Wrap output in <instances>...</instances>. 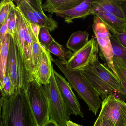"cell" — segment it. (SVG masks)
<instances>
[{"instance_id":"cell-5","label":"cell","mask_w":126,"mask_h":126,"mask_svg":"<svg viewBox=\"0 0 126 126\" xmlns=\"http://www.w3.org/2000/svg\"><path fill=\"white\" fill-rule=\"evenodd\" d=\"M54 69L53 67L49 83L43 85L48 99L50 119L60 126H67V122L70 120V115L58 88Z\"/></svg>"},{"instance_id":"cell-18","label":"cell","mask_w":126,"mask_h":126,"mask_svg":"<svg viewBox=\"0 0 126 126\" xmlns=\"http://www.w3.org/2000/svg\"><path fill=\"white\" fill-rule=\"evenodd\" d=\"M11 35L8 34L0 44V87L2 85L6 74Z\"/></svg>"},{"instance_id":"cell-12","label":"cell","mask_w":126,"mask_h":126,"mask_svg":"<svg viewBox=\"0 0 126 126\" xmlns=\"http://www.w3.org/2000/svg\"><path fill=\"white\" fill-rule=\"evenodd\" d=\"M53 59L50 53L46 49L41 55L35 68L34 79L39 84L43 85L49 83L52 74Z\"/></svg>"},{"instance_id":"cell-31","label":"cell","mask_w":126,"mask_h":126,"mask_svg":"<svg viewBox=\"0 0 126 126\" xmlns=\"http://www.w3.org/2000/svg\"><path fill=\"white\" fill-rule=\"evenodd\" d=\"M93 126H114L107 121L98 117Z\"/></svg>"},{"instance_id":"cell-32","label":"cell","mask_w":126,"mask_h":126,"mask_svg":"<svg viewBox=\"0 0 126 126\" xmlns=\"http://www.w3.org/2000/svg\"><path fill=\"white\" fill-rule=\"evenodd\" d=\"M32 28L37 38L39 39V34L41 27L39 25L31 23Z\"/></svg>"},{"instance_id":"cell-4","label":"cell","mask_w":126,"mask_h":126,"mask_svg":"<svg viewBox=\"0 0 126 126\" xmlns=\"http://www.w3.org/2000/svg\"><path fill=\"white\" fill-rule=\"evenodd\" d=\"M53 62L64 75L79 97L85 102L89 110L96 115L102 101L98 94L83 78L80 71L69 69L67 65V62L57 59H53Z\"/></svg>"},{"instance_id":"cell-17","label":"cell","mask_w":126,"mask_h":126,"mask_svg":"<svg viewBox=\"0 0 126 126\" xmlns=\"http://www.w3.org/2000/svg\"><path fill=\"white\" fill-rule=\"evenodd\" d=\"M83 0H47L43 4V11L51 14L69 10L82 2Z\"/></svg>"},{"instance_id":"cell-1","label":"cell","mask_w":126,"mask_h":126,"mask_svg":"<svg viewBox=\"0 0 126 126\" xmlns=\"http://www.w3.org/2000/svg\"><path fill=\"white\" fill-rule=\"evenodd\" d=\"M16 23L14 38L23 90L26 92L30 83L34 80V65L32 54L34 42L39 41L31 23L17 6L16 7Z\"/></svg>"},{"instance_id":"cell-28","label":"cell","mask_w":126,"mask_h":126,"mask_svg":"<svg viewBox=\"0 0 126 126\" xmlns=\"http://www.w3.org/2000/svg\"><path fill=\"white\" fill-rule=\"evenodd\" d=\"M46 49L43 46L39 41H35L33 43L32 54L34 63V70L37 65L41 55Z\"/></svg>"},{"instance_id":"cell-20","label":"cell","mask_w":126,"mask_h":126,"mask_svg":"<svg viewBox=\"0 0 126 126\" xmlns=\"http://www.w3.org/2000/svg\"><path fill=\"white\" fill-rule=\"evenodd\" d=\"M46 50L58 57L59 60L64 62H67L73 54L70 50H66L63 46L54 40Z\"/></svg>"},{"instance_id":"cell-3","label":"cell","mask_w":126,"mask_h":126,"mask_svg":"<svg viewBox=\"0 0 126 126\" xmlns=\"http://www.w3.org/2000/svg\"><path fill=\"white\" fill-rule=\"evenodd\" d=\"M80 73L102 100L113 95L125 101L119 78L106 65L99 62Z\"/></svg>"},{"instance_id":"cell-13","label":"cell","mask_w":126,"mask_h":126,"mask_svg":"<svg viewBox=\"0 0 126 126\" xmlns=\"http://www.w3.org/2000/svg\"><path fill=\"white\" fill-rule=\"evenodd\" d=\"M93 1V0H83L82 2L75 7L69 10L57 12L56 14L63 17L66 23H72L74 19H84L92 15Z\"/></svg>"},{"instance_id":"cell-35","label":"cell","mask_w":126,"mask_h":126,"mask_svg":"<svg viewBox=\"0 0 126 126\" xmlns=\"http://www.w3.org/2000/svg\"><path fill=\"white\" fill-rule=\"evenodd\" d=\"M42 126H60L56 122L50 119Z\"/></svg>"},{"instance_id":"cell-10","label":"cell","mask_w":126,"mask_h":126,"mask_svg":"<svg viewBox=\"0 0 126 126\" xmlns=\"http://www.w3.org/2000/svg\"><path fill=\"white\" fill-rule=\"evenodd\" d=\"M54 73L58 88L70 115L73 114L84 117L79 100L73 92L70 83L54 69Z\"/></svg>"},{"instance_id":"cell-22","label":"cell","mask_w":126,"mask_h":126,"mask_svg":"<svg viewBox=\"0 0 126 126\" xmlns=\"http://www.w3.org/2000/svg\"><path fill=\"white\" fill-rule=\"evenodd\" d=\"M14 5L11 0H2L0 3V26L8 19L11 9Z\"/></svg>"},{"instance_id":"cell-29","label":"cell","mask_w":126,"mask_h":126,"mask_svg":"<svg viewBox=\"0 0 126 126\" xmlns=\"http://www.w3.org/2000/svg\"><path fill=\"white\" fill-rule=\"evenodd\" d=\"M0 27V42H1L4 39L7 34H9L8 19L6 20L4 23Z\"/></svg>"},{"instance_id":"cell-15","label":"cell","mask_w":126,"mask_h":126,"mask_svg":"<svg viewBox=\"0 0 126 126\" xmlns=\"http://www.w3.org/2000/svg\"><path fill=\"white\" fill-rule=\"evenodd\" d=\"M32 7L34 14L40 23L41 27L46 28L49 32H53L58 28L57 22L53 19L51 15L45 14L42 7V0H27Z\"/></svg>"},{"instance_id":"cell-19","label":"cell","mask_w":126,"mask_h":126,"mask_svg":"<svg viewBox=\"0 0 126 126\" xmlns=\"http://www.w3.org/2000/svg\"><path fill=\"white\" fill-rule=\"evenodd\" d=\"M89 34L85 31H78L73 33L66 44L69 50L76 52L81 48L88 42Z\"/></svg>"},{"instance_id":"cell-23","label":"cell","mask_w":126,"mask_h":126,"mask_svg":"<svg viewBox=\"0 0 126 126\" xmlns=\"http://www.w3.org/2000/svg\"><path fill=\"white\" fill-rule=\"evenodd\" d=\"M113 63L118 77L122 79L126 83V61L121 57H114Z\"/></svg>"},{"instance_id":"cell-7","label":"cell","mask_w":126,"mask_h":126,"mask_svg":"<svg viewBox=\"0 0 126 126\" xmlns=\"http://www.w3.org/2000/svg\"><path fill=\"white\" fill-rule=\"evenodd\" d=\"M99 53L98 43L93 37L81 48L73 53L67 62V66L70 70H83L99 62Z\"/></svg>"},{"instance_id":"cell-38","label":"cell","mask_w":126,"mask_h":126,"mask_svg":"<svg viewBox=\"0 0 126 126\" xmlns=\"http://www.w3.org/2000/svg\"><path fill=\"white\" fill-rule=\"evenodd\" d=\"M125 31L126 32V27L125 28Z\"/></svg>"},{"instance_id":"cell-25","label":"cell","mask_w":126,"mask_h":126,"mask_svg":"<svg viewBox=\"0 0 126 126\" xmlns=\"http://www.w3.org/2000/svg\"><path fill=\"white\" fill-rule=\"evenodd\" d=\"M46 28L41 27L39 34V41L40 43L47 49V47L54 40Z\"/></svg>"},{"instance_id":"cell-26","label":"cell","mask_w":126,"mask_h":126,"mask_svg":"<svg viewBox=\"0 0 126 126\" xmlns=\"http://www.w3.org/2000/svg\"><path fill=\"white\" fill-rule=\"evenodd\" d=\"M1 95L3 96H10L15 91V88L8 74H6L2 85L0 87Z\"/></svg>"},{"instance_id":"cell-34","label":"cell","mask_w":126,"mask_h":126,"mask_svg":"<svg viewBox=\"0 0 126 126\" xmlns=\"http://www.w3.org/2000/svg\"><path fill=\"white\" fill-rule=\"evenodd\" d=\"M121 5L124 12L125 19L126 22V0H121Z\"/></svg>"},{"instance_id":"cell-24","label":"cell","mask_w":126,"mask_h":126,"mask_svg":"<svg viewBox=\"0 0 126 126\" xmlns=\"http://www.w3.org/2000/svg\"><path fill=\"white\" fill-rule=\"evenodd\" d=\"M110 40L114 57H121L126 61V48L119 43L113 34H110Z\"/></svg>"},{"instance_id":"cell-33","label":"cell","mask_w":126,"mask_h":126,"mask_svg":"<svg viewBox=\"0 0 126 126\" xmlns=\"http://www.w3.org/2000/svg\"><path fill=\"white\" fill-rule=\"evenodd\" d=\"M119 79L121 81V84L122 88V91L123 92V95L125 100L126 101V83L121 78H119Z\"/></svg>"},{"instance_id":"cell-37","label":"cell","mask_w":126,"mask_h":126,"mask_svg":"<svg viewBox=\"0 0 126 126\" xmlns=\"http://www.w3.org/2000/svg\"><path fill=\"white\" fill-rule=\"evenodd\" d=\"M0 126H5V124L1 120V124H0Z\"/></svg>"},{"instance_id":"cell-16","label":"cell","mask_w":126,"mask_h":126,"mask_svg":"<svg viewBox=\"0 0 126 126\" xmlns=\"http://www.w3.org/2000/svg\"><path fill=\"white\" fill-rule=\"evenodd\" d=\"M92 11L106 12L125 20L121 0H96L92 2Z\"/></svg>"},{"instance_id":"cell-8","label":"cell","mask_w":126,"mask_h":126,"mask_svg":"<svg viewBox=\"0 0 126 126\" xmlns=\"http://www.w3.org/2000/svg\"><path fill=\"white\" fill-rule=\"evenodd\" d=\"M98 117L114 126H126V102L113 95L102 100Z\"/></svg>"},{"instance_id":"cell-9","label":"cell","mask_w":126,"mask_h":126,"mask_svg":"<svg viewBox=\"0 0 126 126\" xmlns=\"http://www.w3.org/2000/svg\"><path fill=\"white\" fill-rule=\"evenodd\" d=\"M92 28L98 45L100 56L104 59L108 68L117 76L113 65L114 55L110 41V31L105 25L95 16Z\"/></svg>"},{"instance_id":"cell-2","label":"cell","mask_w":126,"mask_h":126,"mask_svg":"<svg viewBox=\"0 0 126 126\" xmlns=\"http://www.w3.org/2000/svg\"><path fill=\"white\" fill-rule=\"evenodd\" d=\"M1 118L5 126H37L34 115L23 90L10 96H1Z\"/></svg>"},{"instance_id":"cell-21","label":"cell","mask_w":126,"mask_h":126,"mask_svg":"<svg viewBox=\"0 0 126 126\" xmlns=\"http://www.w3.org/2000/svg\"><path fill=\"white\" fill-rule=\"evenodd\" d=\"M14 2H16L17 6L19 8L26 18L31 23L40 26L39 22L34 16L33 9L27 0H14Z\"/></svg>"},{"instance_id":"cell-11","label":"cell","mask_w":126,"mask_h":126,"mask_svg":"<svg viewBox=\"0 0 126 126\" xmlns=\"http://www.w3.org/2000/svg\"><path fill=\"white\" fill-rule=\"evenodd\" d=\"M6 74L10 78L15 88V91L21 89L23 90L16 43L14 38L11 36L10 39Z\"/></svg>"},{"instance_id":"cell-14","label":"cell","mask_w":126,"mask_h":126,"mask_svg":"<svg viewBox=\"0 0 126 126\" xmlns=\"http://www.w3.org/2000/svg\"><path fill=\"white\" fill-rule=\"evenodd\" d=\"M92 15L97 17L112 33L116 34L124 31L126 27L125 20L115 15L102 11H92Z\"/></svg>"},{"instance_id":"cell-30","label":"cell","mask_w":126,"mask_h":126,"mask_svg":"<svg viewBox=\"0 0 126 126\" xmlns=\"http://www.w3.org/2000/svg\"><path fill=\"white\" fill-rule=\"evenodd\" d=\"M122 46L126 48V32L124 31L118 33L116 34H113Z\"/></svg>"},{"instance_id":"cell-27","label":"cell","mask_w":126,"mask_h":126,"mask_svg":"<svg viewBox=\"0 0 126 126\" xmlns=\"http://www.w3.org/2000/svg\"><path fill=\"white\" fill-rule=\"evenodd\" d=\"M16 7L14 4L11 9L8 17V33L14 38L16 23Z\"/></svg>"},{"instance_id":"cell-6","label":"cell","mask_w":126,"mask_h":126,"mask_svg":"<svg viewBox=\"0 0 126 126\" xmlns=\"http://www.w3.org/2000/svg\"><path fill=\"white\" fill-rule=\"evenodd\" d=\"M26 93L37 126H42L50 119L48 99L43 85L34 79Z\"/></svg>"},{"instance_id":"cell-36","label":"cell","mask_w":126,"mask_h":126,"mask_svg":"<svg viewBox=\"0 0 126 126\" xmlns=\"http://www.w3.org/2000/svg\"><path fill=\"white\" fill-rule=\"evenodd\" d=\"M67 126H82L78 124H76L73 122L69 120L67 122Z\"/></svg>"}]
</instances>
